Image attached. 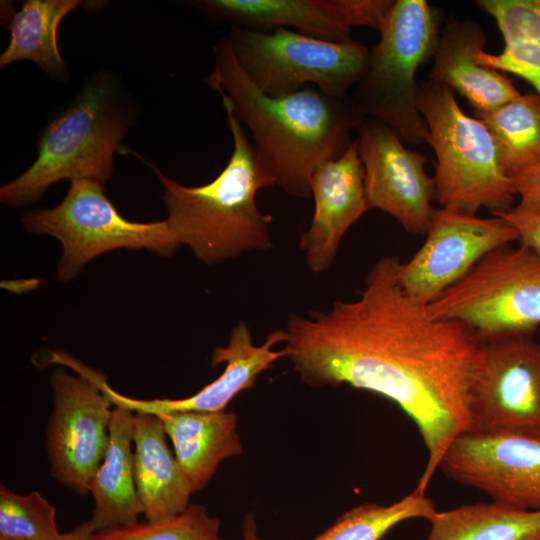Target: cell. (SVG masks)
I'll return each instance as SVG.
<instances>
[{
	"label": "cell",
	"instance_id": "cell-31",
	"mask_svg": "<svg viewBox=\"0 0 540 540\" xmlns=\"http://www.w3.org/2000/svg\"><path fill=\"white\" fill-rule=\"evenodd\" d=\"M39 284L40 280L38 278L1 281V287L6 288L12 292H16L18 294L29 292L38 287Z\"/></svg>",
	"mask_w": 540,
	"mask_h": 540
},
{
	"label": "cell",
	"instance_id": "cell-26",
	"mask_svg": "<svg viewBox=\"0 0 540 540\" xmlns=\"http://www.w3.org/2000/svg\"><path fill=\"white\" fill-rule=\"evenodd\" d=\"M435 512L431 499L414 492L389 505L365 502L344 512L311 540H381L396 525L428 520Z\"/></svg>",
	"mask_w": 540,
	"mask_h": 540
},
{
	"label": "cell",
	"instance_id": "cell-7",
	"mask_svg": "<svg viewBox=\"0 0 540 540\" xmlns=\"http://www.w3.org/2000/svg\"><path fill=\"white\" fill-rule=\"evenodd\" d=\"M510 245L487 254L427 304L429 315L466 325L479 343L532 336L540 326V254Z\"/></svg>",
	"mask_w": 540,
	"mask_h": 540
},
{
	"label": "cell",
	"instance_id": "cell-24",
	"mask_svg": "<svg viewBox=\"0 0 540 540\" xmlns=\"http://www.w3.org/2000/svg\"><path fill=\"white\" fill-rule=\"evenodd\" d=\"M425 540H540V510L477 502L437 511Z\"/></svg>",
	"mask_w": 540,
	"mask_h": 540
},
{
	"label": "cell",
	"instance_id": "cell-1",
	"mask_svg": "<svg viewBox=\"0 0 540 540\" xmlns=\"http://www.w3.org/2000/svg\"><path fill=\"white\" fill-rule=\"evenodd\" d=\"M399 260L383 256L352 300L288 317L286 359L312 387L349 385L395 403L427 450L413 492L425 495L449 445L469 431L468 401L480 343L466 325L429 315L397 280Z\"/></svg>",
	"mask_w": 540,
	"mask_h": 540
},
{
	"label": "cell",
	"instance_id": "cell-21",
	"mask_svg": "<svg viewBox=\"0 0 540 540\" xmlns=\"http://www.w3.org/2000/svg\"><path fill=\"white\" fill-rule=\"evenodd\" d=\"M133 415L125 407H113L108 449L89 483L95 506L88 522L94 533L136 524L144 513L134 476Z\"/></svg>",
	"mask_w": 540,
	"mask_h": 540
},
{
	"label": "cell",
	"instance_id": "cell-33",
	"mask_svg": "<svg viewBox=\"0 0 540 540\" xmlns=\"http://www.w3.org/2000/svg\"><path fill=\"white\" fill-rule=\"evenodd\" d=\"M242 540H262L258 535L257 521L253 512L247 513L243 519Z\"/></svg>",
	"mask_w": 540,
	"mask_h": 540
},
{
	"label": "cell",
	"instance_id": "cell-8",
	"mask_svg": "<svg viewBox=\"0 0 540 540\" xmlns=\"http://www.w3.org/2000/svg\"><path fill=\"white\" fill-rule=\"evenodd\" d=\"M20 220L28 232L61 243L56 272L59 283L73 280L89 261L111 250L145 249L167 257L181 246L166 220L134 222L123 218L105 195L104 185L86 179L71 180L57 206L26 211Z\"/></svg>",
	"mask_w": 540,
	"mask_h": 540
},
{
	"label": "cell",
	"instance_id": "cell-11",
	"mask_svg": "<svg viewBox=\"0 0 540 540\" xmlns=\"http://www.w3.org/2000/svg\"><path fill=\"white\" fill-rule=\"evenodd\" d=\"M50 385L52 411L46 427L50 475L83 496L107 452L114 405L92 381L62 365L54 368Z\"/></svg>",
	"mask_w": 540,
	"mask_h": 540
},
{
	"label": "cell",
	"instance_id": "cell-19",
	"mask_svg": "<svg viewBox=\"0 0 540 540\" xmlns=\"http://www.w3.org/2000/svg\"><path fill=\"white\" fill-rule=\"evenodd\" d=\"M167 437L157 415L134 412V476L143 515L150 522L183 513L193 494Z\"/></svg>",
	"mask_w": 540,
	"mask_h": 540
},
{
	"label": "cell",
	"instance_id": "cell-15",
	"mask_svg": "<svg viewBox=\"0 0 540 540\" xmlns=\"http://www.w3.org/2000/svg\"><path fill=\"white\" fill-rule=\"evenodd\" d=\"M438 468L492 500L540 510V433H463Z\"/></svg>",
	"mask_w": 540,
	"mask_h": 540
},
{
	"label": "cell",
	"instance_id": "cell-14",
	"mask_svg": "<svg viewBox=\"0 0 540 540\" xmlns=\"http://www.w3.org/2000/svg\"><path fill=\"white\" fill-rule=\"evenodd\" d=\"M395 0H187L179 2L216 24L256 31L295 28L330 42H350L352 28L380 30Z\"/></svg>",
	"mask_w": 540,
	"mask_h": 540
},
{
	"label": "cell",
	"instance_id": "cell-27",
	"mask_svg": "<svg viewBox=\"0 0 540 540\" xmlns=\"http://www.w3.org/2000/svg\"><path fill=\"white\" fill-rule=\"evenodd\" d=\"M221 521L205 506L190 504L181 514L160 521L137 522L95 532L94 540H225Z\"/></svg>",
	"mask_w": 540,
	"mask_h": 540
},
{
	"label": "cell",
	"instance_id": "cell-9",
	"mask_svg": "<svg viewBox=\"0 0 540 540\" xmlns=\"http://www.w3.org/2000/svg\"><path fill=\"white\" fill-rule=\"evenodd\" d=\"M227 37L249 80L271 97L293 94L307 86L333 95L348 94L369 64L370 49L354 40L330 42L284 28L230 27Z\"/></svg>",
	"mask_w": 540,
	"mask_h": 540
},
{
	"label": "cell",
	"instance_id": "cell-2",
	"mask_svg": "<svg viewBox=\"0 0 540 540\" xmlns=\"http://www.w3.org/2000/svg\"><path fill=\"white\" fill-rule=\"evenodd\" d=\"M214 68L205 82L226 100L253 138L271 186L292 197L311 195V178L323 163L340 157L351 133L365 118L352 95H333L315 86L282 97L260 91L239 65L231 43L213 47Z\"/></svg>",
	"mask_w": 540,
	"mask_h": 540
},
{
	"label": "cell",
	"instance_id": "cell-17",
	"mask_svg": "<svg viewBox=\"0 0 540 540\" xmlns=\"http://www.w3.org/2000/svg\"><path fill=\"white\" fill-rule=\"evenodd\" d=\"M314 213L299 246L308 268L326 271L334 262L340 243L367 211L364 167L356 140L338 158L321 164L311 178Z\"/></svg>",
	"mask_w": 540,
	"mask_h": 540
},
{
	"label": "cell",
	"instance_id": "cell-29",
	"mask_svg": "<svg viewBox=\"0 0 540 540\" xmlns=\"http://www.w3.org/2000/svg\"><path fill=\"white\" fill-rule=\"evenodd\" d=\"M519 197L515 210L540 215V162L511 177Z\"/></svg>",
	"mask_w": 540,
	"mask_h": 540
},
{
	"label": "cell",
	"instance_id": "cell-3",
	"mask_svg": "<svg viewBox=\"0 0 540 540\" xmlns=\"http://www.w3.org/2000/svg\"><path fill=\"white\" fill-rule=\"evenodd\" d=\"M233 152L225 168L211 182L184 186L166 176L154 163L131 149L159 179L163 189L166 221L181 245L188 246L201 262L222 263L251 251L274 246L271 215L260 211L256 195L272 187L258 161L253 143L230 104L222 99Z\"/></svg>",
	"mask_w": 540,
	"mask_h": 540
},
{
	"label": "cell",
	"instance_id": "cell-25",
	"mask_svg": "<svg viewBox=\"0 0 540 540\" xmlns=\"http://www.w3.org/2000/svg\"><path fill=\"white\" fill-rule=\"evenodd\" d=\"M489 130L504 172L510 178L540 162V97L521 94L488 112L475 113Z\"/></svg>",
	"mask_w": 540,
	"mask_h": 540
},
{
	"label": "cell",
	"instance_id": "cell-6",
	"mask_svg": "<svg viewBox=\"0 0 540 540\" xmlns=\"http://www.w3.org/2000/svg\"><path fill=\"white\" fill-rule=\"evenodd\" d=\"M440 31L439 13L427 1L395 0L352 94L365 117L383 122L404 143L428 142V127L417 106L416 73L433 58Z\"/></svg>",
	"mask_w": 540,
	"mask_h": 540
},
{
	"label": "cell",
	"instance_id": "cell-13",
	"mask_svg": "<svg viewBox=\"0 0 540 540\" xmlns=\"http://www.w3.org/2000/svg\"><path fill=\"white\" fill-rule=\"evenodd\" d=\"M356 132L369 209L389 214L410 233L426 234L436 198L434 178L425 170L427 157L406 148L390 127L375 118L365 117Z\"/></svg>",
	"mask_w": 540,
	"mask_h": 540
},
{
	"label": "cell",
	"instance_id": "cell-23",
	"mask_svg": "<svg viewBox=\"0 0 540 540\" xmlns=\"http://www.w3.org/2000/svg\"><path fill=\"white\" fill-rule=\"evenodd\" d=\"M82 5L81 0L23 1L8 20L10 40L0 55V67L31 61L52 79L67 82L69 69L58 48L57 30L62 19Z\"/></svg>",
	"mask_w": 540,
	"mask_h": 540
},
{
	"label": "cell",
	"instance_id": "cell-18",
	"mask_svg": "<svg viewBox=\"0 0 540 540\" xmlns=\"http://www.w3.org/2000/svg\"><path fill=\"white\" fill-rule=\"evenodd\" d=\"M486 41L477 21L449 18L441 27L428 78L459 93L475 113L496 109L522 94L505 73L483 67L475 60Z\"/></svg>",
	"mask_w": 540,
	"mask_h": 540
},
{
	"label": "cell",
	"instance_id": "cell-22",
	"mask_svg": "<svg viewBox=\"0 0 540 540\" xmlns=\"http://www.w3.org/2000/svg\"><path fill=\"white\" fill-rule=\"evenodd\" d=\"M496 22L504 40L498 54H475L483 67L514 74L530 83L540 97V0H478Z\"/></svg>",
	"mask_w": 540,
	"mask_h": 540
},
{
	"label": "cell",
	"instance_id": "cell-4",
	"mask_svg": "<svg viewBox=\"0 0 540 540\" xmlns=\"http://www.w3.org/2000/svg\"><path fill=\"white\" fill-rule=\"evenodd\" d=\"M137 116L138 108L118 77L105 69L97 70L75 97L49 118L37 138L35 161L1 186V203L9 207L32 204L63 179L104 185L113 174L114 156Z\"/></svg>",
	"mask_w": 540,
	"mask_h": 540
},
{
	"label": "cell",
	"instance_id": "cell-20",
	"mask_svg": "<svg viewBox=\"0 0 540 540\" xmlns=\"http://www.w3.org/2000/svg\"><path fill=\"white\" fill-rule=\"evenodd\" d=\"M157 415L174 446L192 493L202 490L220 464L243 453L235 412H165Z\"/></svg>",
	"mask_w": 540,
	"mask_h": 540
},
{
	"label": "cell",
	"instance_id": "cell-5",
	"mask_svg": "<svg viewBox=\"0 0 540 540\" xmlns=\"http://www.w3.org/2000/svg\"><path fill=\"white\" fill-rule=\"evenodd\" d=\"M417 106L436 155L433 178L441 206L472 214L512 208L516 192L483 122L461 109L452 89L430 79L418 83Z\"/></svg>",
	"mask_w": 540,
	"mask_h": 540
},
{
	"label": "cell",
	"instance_id": "cell-12",
	"mask_svg": "<svg viewBox=\"0 0 540 540\" xmlns=\"http://www.w3.org/2000/svg\"><path fill=\"white\" fill-rule=\"evenodd\" d=\"M426 235L414 255L397 268L403 290L426 305L487 254L518 241L516 229L498 215L483 218L446 207L435 209Z\"/></svg>",
	"mask_w": 540,
	"mask_h": 540
},
{
	"label": "cell",
	"instance_id": "cell-16",
	"mask_svg": "<svg viewBox=\"0 0 540 540\" xmlns=\"http://www.w3.org/2000/svg\"><path fill=\"white\" fill-rule=\"evenodd\" d=\"M284 329L271 331L261 345L253 342L252 333L245 320L239 321L231 330L228 343L215 347L211 354V365L225 364L222 374L199 390L196 394L182 399L142 400L124 396L110 387L102 373L93 381L108 397L113 405L125 407L132 412L153 414L165 412L195 411L221 412L242 391L254 386L257 377L269 369L276 361L286 358V351L274 350L284 344Z\"/></svg>",
	"mask_w": 540,
	"mask_h": 540
},
{
	"label": "cell",
	"instance_id": "cell-28",
	"mask_svg": "<svg viewBox=\"0 0 540 540\" xmlns=\"http://www.w3.org/2000/svg\"><path fill=\"white\" fill-rule=\"evenodd\" d=\"M55 507L39 492L20 495L0 487V536L13 540H58Z\"/></svg>",
	"mask_w": 540,
	"mask_h": 540
},
{
	"label": "cell",
	"instance_id": "cell-32",
	"mask_svg": "<svg viewBox=\"0 0 540 540\" xmlns=\"http://www.w3.org/2000/svg\"><path fill=\"white\" fill-rule=\"evenodd\" d=\"M94 531L88 521L77 525L69 532L61 533L58 540H94Z\"/></svg>",
	"mask_w": 540,
	"mask_h": 540
},
{
	"label": "cell",
	"instance_id": "cell-34",
	"mask_svg": "<svg viewBox=\"0 0 540 540\" xmlns=\"http://www.w3.org/2000/svg\"><path fill=\"white\" fill-rule=\"evenodd\" d=\"M0 540H13V539H10V538L4 537V536H0Z\"/></svg>",
	"mask_w": 540,
	"mask_h": 540
},
{
	"label": "cell",
	"instance_id": "cell-30",
	"mask_svg": "<svg viewBox=\"0 0 540 540\" xmlns=\"http://www.w3.org/2000/svg\"><path fill=\"white\" fill-rule=\"evenodd\" d=\"M493 214L500 216L516 229L519 244L540 254V215L521 212L514 208Z\"/></svg>",
	"mask_w": 540,
	"mask_h": 540
},
{
	"label": "cell",
	"instance_id": "cell-10",
	"mask_svg": "<svg viewBox=\"0 0 540 540\" xmlns=\"http://www.w3.org/2000/svg\"><path fill=\"white\" fill-rule=\"evenodd\" d=\"M468 412V432L540 433V342L514 336L480 343Z\"/></svg>",
	"mask_w": 540,
	"mask_h": 540
}]
</instances>
